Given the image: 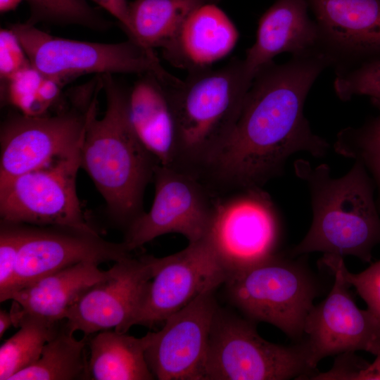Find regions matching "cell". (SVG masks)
Wrapping results in <instances>:
<instances>
[{
  "instance_id": "27",
  "label": "cell",
  "mask_w": 380,
  "mask_h": 380,
  "mask_svg": "<svg viewBox=\"0 0 380 380\" xmlns=\"http://www.w3.org/2000/svg\"><path fill=\"white\" fill-rule=\"evenodd\" d=\"M31 14L27 23L46 22L58 25H76L94 30H106L110 22L85 0H26Z\"/></svg>"
},
{
  "instance_id": "36",
  "label": "cell",
  "mask_w": 380,
  "mask_h": 380,
  "mask_svg": "<svg viewBox=\"0 0 380 380\" xmlns=\"http://www.w3.org/2000/svg\"><path fill=\"white\" fill-rule=\"evenodd\" d=\"M23 0H0V11L5 13L14 10Z\"/></svg>"
},
{
  "instance_id": "8",
  "label": "cell",
  "mask_w": 380,
  "mask_h": 380,
  "mask_svg": "<svg viewBox=\"0 0 380 380\" xmlns=\"http://www.w3.org/2000/svg\"><path fill=\"white\" fill-rule=\"evenodd\" d=\"M281 235L279 213L262 187L215 193L204 239L227 279L275 255Z\"/></svg>"
},
{
  "instance_id": "15",
  "label": "cell",
  "mask_w": 380,
  "mask_h": 380,
  "mask_svg": "<svg viewBox=\"0 0 380 380\" xmlns=\"http://www.w3.org/2000/svg\"><path fill=\"white\" fill-rule=\"evenodd\" d=\"M148 255L115 262L108 275L87 289L65 316V327L84 336L114 328L126 333L132 327L144 291L152 278Z\"/></svg>"
},
{
  "instance_id": "35",
  "label": "cell",
  "mask_w": 380,
  "mask_h": 380,
  "mask_svg": "<svg viewBox=\"0 0 380 380\" xmlns=\"http://www.w3.org/2000/svg\"><path fill=\"white\" fill-rule=\"evenodd\" d=\"M13 324V319L10 312L1 310L0 311V337L1 338L6 331Z\"/></svg>"
},
{
  "instance_id": "10",
  "label": "cell",
  "mask_w": 380,
  "mask_h": 380,
  "mask_svg": "<svg viewBox=\"0 0 380 380\" xmlns=\"http://www.w3.org/2000/svg\"><path fill=\"white\" fill-rule=\"evenodd\" d=\"M152 206L126 229L123 243L132 251L155 238L178 233L189 243L205 238L213 213L215 193L200 178L157 165Z\"/></svg>"
},
{
  "instance_id": "37",
  "label": "cell",
  "mask_w": 380,
  "mask_h": 380,
  "mask_svg": "<svg viewBox=\"0 0 380 380\" xmlns=\"http://www.w3.org/2000/svg\"><path fill=\"white\" fill-rule=\"evenodd\" d=\"M378 108L380 110V106H377ZM371 125L375 127H377V128H379L380 129V115H379V117L375 119L374 121H372L371 123H369Z\"/></svg>"
},
{
  "instance_id": "19",
  "label": "cell",
  "mask_w": 380,
  "mask_h": 380,
  "mask_svg": "<svg viewBox=\"0 0 380 380\" xmlns=\"http://www.w3.org/2000/svg\"><path fill=\"white\" fill-rule=\"evenodd\" d=\"M128 91L131 125L159 165L172 167L177 153V125L170 88L156 75L146 73Z\"/></svg>"
},
{
  "instance_id": "5",
  "label": "cell",
  "mask_w": 380,
  "mask_h": 380,
  "mask_svg": "<svg viewBox=\"0 0 380 380\" xmlns=\"http://www.w3.org/2000/svg\"><path fill=\"white\" fill-rule=\"evenodd\" d=\"M303 341L282 346L265 340L255 322L218 308L213 323L203 380H286L310 377Z\"/></svg>"
},
{
  "instance_id": "6",
  "label": "cell",
  "mask_w": 380,
  "mask_h": 380,
  "mask_svg": "<svg viewBox=\"0 0 380 380\" xmlns=\"http://www.w3.org/2000/svg\"><path fill=\"white\" fill-rule=\"evenodd\" d=\"M231 301L246 318L279 328L298 342L319 293L311 272L298 260L276 254L225 281Z\"/></svg>"
},
{
  "instance_id": "34",
  "label": "cell",
  "mask_w": 380,
  "mask_h": 380,
  "mask_svg": "<svg viewBox=\"0 0 380 380\" xmlns=\"http://www.w3.org/2000/svg\"><path fill=\"white\" fill-rule=\"evenodd\" d=\"M371 364L357 371L353 380H380V353Z\"/></svg>"
},
{
  "instance_id": "21",
  "label": "cell",
  "mask_w": 380,
  "mask_h": 380,
  "mask_svg": "<svg viewBox=\"0 0 380 380\" xmlns=\"http://www.w3.org/2000/svg\"><path fill=\"white\" fill-rule=\"evenodd\" d=\"M321 42L350 54L380 51V0H310Z\"/></svg>"
},
{
  "instance_id": "32",
  "label": "cell",
  "mask_w": 380,
  "mask_h": 380,
  "mask_svg": "<svg viewBox=\"0 0 380 380\" xmlns=\"http://www.w3.org/2000/svg\"><path fill=\"white\" fill-rule=\"evenodd\" d=\"M31 66L18 37L11 28L0 30V77L6 82L15 74Z\"/></svg>"
},
{
  "instance_id": "18",
  "label": "cell",
  "mask_w": 380,
  "mask_h": 380,
  "mask_svg": "<svg viewBox=\"0 0 380 380\" xmlns=\"http://www.w3.org/2000/svg\"><path fill=\"white\" fill-rule=\"evenodd\" d=\"M238 38L229 18L215 3H208L195 9L161 49L172 65L189 72L209 68L227 56Z\"/></svg>"
},
{
  "instance_id": "11",
  "label": "cell",
  "mask_w": 380,
  "mask_h": 380,
  "mask_svg": "<svg viewBox=\"0 0 380 380\" xmlns=\"http://www.w3.org/2000/svg\"><path fill=\"white\" fill-rule=\"evenodd\" d=\"M320 265L334 277L327 298L314 305L304 325L305 343L311 367L323 358L358 350L380 353V319L369 309L359 308L342 272L343 257L323 255Z\"/></svg>"
},
{
  "instance_id": "4",
  "label": "cell",
  "mask_w": 380,
  "mask_h": 380,
  "mask_svg": "<svg viewBox=\"0 0 380 380\" xmlns=\"http://www.w3.org/2000/svg\"><path fill=\"white\" fill-rule=\"evenodd\" d=\"M253 80L243 60L189 72L170 88L177 125L172 167L201 179L208 163L233 129Z\"/></svg>"
},
{
  "instance_id": "24",
  "label": "cell",
  "mask_w": 380,
  "mask_h": 380,
  "mask_svg": "<svg viewBox=\"0 0 380 380\" xmlns=\"http://www.w3.org/2000/svg\"><path fill=\"white\" fill-rule=\"evenodd\" d=\"M87 336L77 340L65 327L44 346L39 358L9 380L89 379Z\"/></svg>"
},
{
  "instance_id": "30",
  "label": "cell",
  "mask_w": 380,
  "mask_h": 380,
  "mask_svg": "<svg viewBox=\"0 0 380 380\" xmlns=\"http://www.w3.org/2000/svg\"><path fill=\"white\" fill-rule=\"evenodd\" d=\"M334 89L343 101L354 96H368L380 106V60L365 63L360 67L339 75L334 81Z\"/></svg>"
},
{
  "instance_id": "17",
  "label": "cell",
  "mask_w": 380,
  "mask_h": 380,
  "mask_svg": "<svg viewBox=\"0 0 380 380\" xmlns=\"http://www.w3.org/2000/svg\"><path fill=\"white\" fill-rule=\"evenodd\" d=\"M307 8L305 0H278L262 15L255 41L243 60L252 80L280 53L289 52L296 56L317 51L320 32Z\"/></svg>"
},
{
  "instance_id": "31",
  "label": "cell",
  "mask_w": 380,
  "mask_h": 380,
  "mask_svg": "<svg viewBox=\"0 0 380 380\" xmlns=\"http://www.w3.org/2000/svg\"><path fill=\"white\" fill-rule=\"evenodd\" d=\"M342 272L346 281L365 301L368 309L380 319V260L357 274L350 272L343 262Z\"/></svg>"
},
{
  "instance_id": "9",
  "label": "cell",
  "mask_w": 380,
  "mask_h": 380,
  "mask_svg": "<svg viewBox=\"0 0 380 380\" xmlns=\"http://www.w3.org/2000/svg\"><path fill=\"white\" fill-rule=\"evenodd\" d=\"M81 146L43 167L0 181L1 220L96 232L77 194Z\"/></svg>"
},
{
  "instance_id": "22",
  "label": "cell",
  "mask_w": 380,
  "mask_h": 380,
  "mask_svg": "<svg viewBox=\"0 0 380 380\" xmlns=\"http://www.w3.org/2000/svg\"><path fill=\"white\" fill-rule=\"evenodd\" d=\"M149 339L148 332L137 338L115 330L101 331L88 343L89 379H155L145 355Z\"/></svg>"
},
{
  "instance_id": "7",
  "label": "cell",
  "mask_w": 380,
  "mask_h": 380,
  "mask_svg": "<svg viewBox=\"0 0 380 380\" xmlns=\"http://www.w3.org/2000/svg\"><path fill=\"white\" fill-rule=\"evenodd\" d=\"M9 28L31 65L63 86L87 74L153 73L165 82L175 77L161 65L153 49L129 38L119 43L74 40L51 35L27 22Z\"/></svg>"
},
{
  "instance_id": "29",
  "label": "cell",
  "mask_w": 380,
  "mask_h": 380,
  "mask_svg": "<svg viewBox=\"0 0 380 380\" xmlns=\"http://www.w3.org/2000/svg\"><path fill=\"white\" fill-rule=\"evenodd\" d=\"M27 226L1 220L0 227V300H9L19 252Z\"/></svg>"
},
{
  "instance_id": "1",
  "label": "cell",
  "mask_w": 380,
  "mask_h": 380,
  "mask_svg": "<svg viewBox=\"0 0 380 380\" xmlns=\"http://www.w3.org/2000/svg\"><path fill=\"white\" fill-rule=\"evenodd\" d=\"M331 61L328 53L317 50L262 68L252 81L233 129L201 179L217 193L262 187L283 173L294 153L324 156L329 144L313 133L303 108L311 87Z\"/></svg>"
},
{
  "instance_id": "20",
  "label": "cell",
  "mask_w": 380,
  "mask_h": 380,
  "mask_svg": "<svg viewBox=\"0 0 380 380\" xmlns=\"http://www.w3.org/2000/svg\"><path fill=\"white\" fill-rule=\"evenodd\" d=\"M108 273L96 262H82L44 276L11 296L12 319L29 315L58 324L79 297Z\"/></svg>"
},
{
  "instance_id": "28",
  "label": "cell",
  "mask_w": 380,
  "mask_h": 380,
  "mask_svg": "<svg viewBox=\"0 0 380 380\" xmlns=\"http://www.w3.org/2000/svg\"><path fill=\"white\" fill-rule=\"evenodd\" d=\"M334 149L365 165L376 182L380 205V129L369 124L359 129H344L337 135Z\"/></svg>"
},
{
  "instance_id": "2",
  "label": "cell",
  "mask_w": 380,
  "mask_h": 380,
  "mask_svg": "<svg viewBox=\"0 0 380 380\" xmlns=\"http://www.w3.org/2000/svg\"><path fill=\"white\" fill-rule=\"evenodd\" d=\"M101 80L106 110L102 118H97L95 98L81 146L80 167L105 200L113 220L126 229L144 213V191L159 163L131 125L128 91L113 74H103Z\"/></svg>"
},
{
  "instance_id": "33",
  "label": "cell",
  "mask_w": 380,
  "mask_h": 380,
  "mask_svg": "<svg viewBox=\"0 0 380 380\" xmlns=\"http://www.w3.org/2000/svg\"><path fill=\"white\" fill-rule=\"evenodd\" d=\"M113 15L128 35L130 30L129 3L127 0H91Z\"/></svg>"
},
{
  "instance_id": "14",
  "label": "cell",
  "mask_w": 380,
  "mask_h": 380,
  "mask_svg": "<svg viewBox=\"0 0 380 380\" xmlns=\"http://www.w3.org/2000/svg\"><path fill=\"white\" fill-rule=\"evenodd\" d=\"M216 289L206 291L148 332L145 355L156 379L203 380L210 331L219 308Z\"/></svg>"
},
{
  "instance_id": "25",
  "label": "cell",
  "mask_w": 380,
  "mask_h": 380,
  "mask_svg": "<svg viewBox=\"0 0 380 380\" xmlns=\"http://www.w3.org/2000/svg\"><path fill=\"white\" fill-rule=\"evenodd\" d=\"M58 324L29 315L15 318L13 325L20 329L0 347V380H9L34 364L44 345L58 331Z\"/></svg>"
},
{
  "instance_id": "26",
  "label": "cell",
  "mask_w": 380,
  "mask_h": 380,
  "mask_svg": "<svg viewBox=\"0 0 380 380\" xmlns=\"http://www.w3.org/2000/svg\"><path fill=\"white\" fill-rule=\"evenodd\" d=\"M63 85L32 65L15 74L1 87L3 96L21 113L45 115L59 98Z\"/></svg>"
},
{
  "instance_id": "13",
  "label": "cell",
  "mask_w": 380,
  "mask_h": 380,
  "mask_svg": "<svg viewBox=\"0 0 380 380\" xmlns=\"http://www.w3.org/2000/svg\"><path fill=\"white\" fill-rule=\"evenodd\" d=\"M71 102L70 110L56 115L30 116L21 113L3 122L0 181L43 167L82 144L92 103L83 107Z\"/></svg>"
},
{
  "instance_id": "16",
  "label": "cell",
  "mask_w": 380,
  "mask_h": 380,
  "mask_svg": "<svg viewBox=\"0 0 380 380\" xmlns=\"http://www.w3.org/2000/svg\"><path fill=\"white\" fill-rule=\"evenodd\" d=\"M131 252L123 242L105 240L97 232L54 226L27 227L11 296L44 276L77 263L115 262L132 257Z\"/></svg>"
},
{
  "instance_id": "23",
  "label": "cell",
  "mask_w": 380,
  "mask_h": 380,
  "mask_svg": "<svg viewBox=\"0 0 380 380\" xmlns=\"http://www.w3.org/2000/svg\"><path fill=\"white\" fill-rule=\"evenodd\" d=\"M217 1L134 0L129 3L128 38L148 49L162 48L195 9Z\"/></svg>"
},
{
  "instance_id": "3",
  "label": "cell",
  "mask_w": 380,
  "mask_h": 380,
  "mask_svg": "<svg viewBox=\"0 0 380 380\" xmlns=\"http://www.w3.org/2000/svg\"><path fill=\"white\" fill-rule=\"evenodd\" d=\"M294 170L308 185L312 221L291 256L321 252L370 262L373 248L380 244V217L373 181L365 165L355 160L346 175L334 177L327 164L313 167L299 159Z\"/></svg>"
},
{
  "instance_id": "12",
  "label": "cell",
  "mask_w": 380,
  "mask_h": 380,
  "mask_svg": "<svg viewBox=\"0 0 380 380\" xmlns=\"http://www.w3.org/2000/svg\"><path fill=\"white\" fill-rule=\"evenodd\" d=\"M148 257L153 275L145 287L132 326L153 328L227 280L205 239L166 257Z\"/></svg>"
}]
</instances>
